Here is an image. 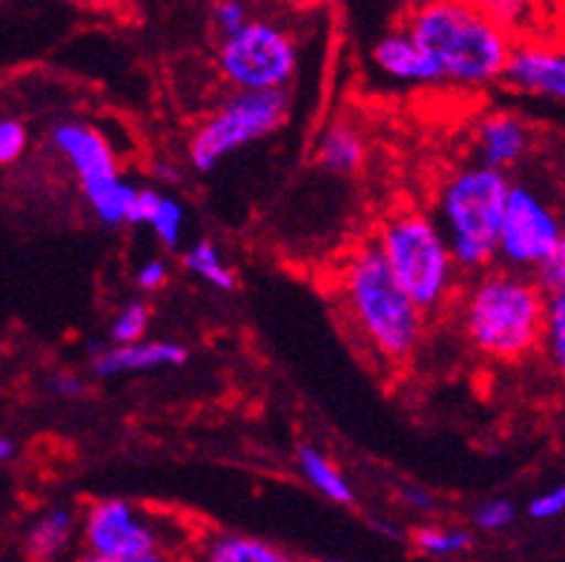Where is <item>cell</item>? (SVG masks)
<instances>
[{
    "label": "cell",
    "instance_id": "cell-1",
    "mask_svg": "<svg viewBox=\"0 0 565 562\" xmlns=\"http://www.w3.org/2000/svg\"><path fill=\"white\" fill-rule=\"evenodd\" d=\"M443 81L459 86H486L502 78L514 41L509 29L471 3H425L414 9L405 26Z\"/></svg>",
    "mask_w": 565,
    "mask_h": 562
},
{
    "label": "cell",
    "instance_id": "cell-2",
    "mask_svg": "<svg viewBox=\"0 0 565 562\" xmlns=\"http://www.w3.org/2000/svg\"><path fill=\"white\" fill-rule=\"evenodd\" d=\"M339 285L351 328L373 357L394 368L408 362L423 342L425 314L396 285L376 244L353 250L344 262Z\"/></svg>",
    "mask_w": 565,
    "mask_h": 562
},
{
    "label": "cell",
    "instance_id": "cell-3",
    "mask_svg": "<svg viewBox=\"0 0 565 562\" xmlns=\"http://www.w3.org/2000/svg\"><path fill=\"white\" fill-rule=\"evenodd\" d=\"M545 293L534 276L514 271L486 273L462 299V333L491 362H523L543 348Z\"/></svg>",
    "mask_w": 565,
    "mask_h": 562
},
{
    "label": "cell",
    "instance_id": "cell-4",
    "mask_svg": "<svg viewBox=\"0 0 565 562\" xmlns=\"http://www.w3.org/2000/svg\"><path fill=\"white\" fill-rule=\"evenodd\" d=\"M509 190L505 172L482 165L462 167L445 179L437 201L439 230L457 271L482 273L494 264Z\"/></svg>",
    "mask_w": 565,
    "mask_h": 562
},
{
    "label": "cell",
    "instance_id": "cell-5",
    "mask_svg": "<svg viewBox=\"0 0 565 562\" xmlns=\"http://www.w3.org/2000/svg\"><path fill=\"white\" fill-rule=\"evenodd\" d=\"M382 262L425 316L448 305L457 287V264L443 230L423 210H399L382 221L376 235Z\"/></svg>",
    "mask_w": 565,
    "mask_h": 562
},
{
    "label": "cell",
    "instance_id": "cell-6",
    "mask_svg": "<svg viewBox=\"0 0 565 562\" xmlns=\"http://www.w3.org/2000/svg\"><path fill=\"white\" fill-rule=\"evenodd\" d=\"M52 147L75 172L95 219L107 227L129 224L138 187L118 172V161L104 132L84 121H61L52 129Z\"/></svg>",
    "mask_w": 565,
    "mask_h": 562
},
{
    "label": "cell",
    "instance_id": "cell-7",
    "mask_svg": "<svg viewBox=\"0 0 565 562\" xmlns=\"http://www.w3.org/2000/svg\"><path fill=\"white\" fill-rule=\"evenodd\" d=\"M215 66L236 93H285L299 70V46L281 23L250 18L218 41Z\"/></svg>",
    "mask_w": 565,
    "mask_h": 562
},
{
    "label": "cell",
    "instance_id": "cell-8",
    "mask_svg": "<svg viewBox=\"0 0 565 562\" xmlns=\"http://www.w3.org/2000/svg\"><path fill=\"white\" fill-rule=\"evenodd\" d=\"M287 93H233L190 138V165L210 172L224 158L262 141L285 124Z\"/></svg>",
    "mask_w": 565,
    "mask_h": 562
},
{
    "label": "cell",
    "instance_id": "cell-9",
    "mask_svg": "<svg viewBox=\"0 0 565 562\" xmlns=\"http://www.w3.org/2000/svg\"><path fill=\"white\" fill-rule=\"evenodd\" d=\"M563 235V215L543 192L531 184H511L497 238V256L509 264V271L537 273Z\"/></svg>",
    "mask_w": 565,
    "mask_h": 562
},
{
    "label": "cell",
    "instance_id": "cell-10",
    "mask_svg": "<svg viewBox=\"0 0 565 562\" xmlns=\"http://www.w3.org/2000/svg\"><path fill=\"white\" fill-rule=\"evenodd\" d=\"M81 537H84L86 554L107 556V560L164 551L156 522L124 499H98L86 508L81 520Z\"/></svg>",
    "mask_w": 565,
    "mask_h": 562
},
{
    "label": "cell",
    "instance_id": "cell-11",
    "mask_svg": "<svg viewBox=\"0 0 565 562\" xmlns=\"http://www.w3.org/2000/svg\"><path fill=\"white\" fill-rule=\"evenodd\" d=\"M502 81L520 93L565 104V50L545 43H514Z\"/></svg>",
    "mask_w": 565,
    "mask_h": 562
},
{
    "label": "cell",
    "instance_id": "cell-12",
    "mask_svg": "<svg viewBox=\"0 0 565 562\" xmlns=\"http://www.w3.org/2000/svg\"><path fill=\"white\" fill-rule=\"evenodd\" d=\"M531 150V129L511 113L486 115L477 127V152L488 170L505 172L516 167Z\"/></svg>",
    "mask_w": 565,
    "mask_h": 562
},
{
    "label": "cell",
    "instance_id": "cell-13",
    "mask_svg": "<svg viewBox=\"0 0 565 562\" xmlns=\"http://www.w3.org/2000/svg\"><path fill=\"white\" fill-rule=\"evenodd\" d=\"M371 57L382 75L399 81V84H443V75L428 57V52L405 29L382 35L380 41L373 43Z\"/></svg>",
    "mask_w": 565,
    "mask_h": 562
},
{
    "label": "cell",
    "instance_id": "cell-14",
    "mask_svg": "<svg viewBox=\"0 0 565 562\" xmlns=\"http://www.w3.org/2000/svg\"><path fill=\"white\" fill-rule=\"evenodd\" d=\"M186 362V348L179 342H143L124 344V348L100 350L93 362V371L98 377H121V373L158 371V368H179Z\"/></svg>",
    "mask_w": 565,
    "mask_h": 562
},
{
    "label": "cell",
    "instance_id": "cell-15",
    "mask_svg": "<svg viewBox=\"0 0 565 562\" xmlns=\"http://www.w3.org/2000/svg\"><path fill=\"white\" fill-rule=\"evenodd\" d=\"M195 562H301L299 556L262 537L242 531H213L201 540Z\"/></svg>",
    "mask_w": 565,
    "mask_h": 562
},
{
    "label": "cell",
    "instance_id": "cell-16",
    "mask_svg": "<svg viewBox=\"0 0 565 562\" xmlns=\"http://www.w3.org/2000/svg\"><path fill=\"white\" fill-rule=\"evenodd\" d=\"M129 224H143L164 247H179L184 233V206L161 190H138L129 210Z\"/></svg>",
    "mask_w": 565,
    "mask_h": 562
},
{
    "label": "cell",
    "instance_id": "cell-17",
    "mask_svg": "<svg viewBox=\"0 0 565 562\" xmlns=\"http://www.w3.org/2000/svg\"><path fill=\"white\" fill-rule=\"evenodd\" d=\"M75 537V513L70 508H50L26 531L23 549L32 562H55Z\"/></svg>",
    "mask_w": 565,
    "mask_h": 562
},
{
    "label": "cell",
    "instance_id": "cell-18",
    "mask_svg": "<svg viewBox=\"0 0 565 562\" xmlns=\"http://www.w3.org/2000/svg\"><path fill=\"white\" fill-rule=\"evenodd\" d=\"M316 161L333 176H353L365 161V141L348 124H333L316 147Z\"/></svg>",
    "mask_w": 565,
    "mask_h": 562
},
{
    "label": "cell",
    "instance_id": "cell-19",
    "mask_svg": "<svg viewBox=\"0 0 565 562\" xmlns=\"http://www.w3.org/2000/svg\"><path fill=\"white\" fill-rule=\"evenodd\" d=\"M296 459H299L301 477L308 479L324 499L337 502V506H351L353 499H356L351 483L344 479V474L337 468V463L328 454H322L313 445H301Z\"/></svg>",
    "mask_w": 565,
    "mask_h": 562
},
{
    "label": "cell",
    "instance_id": "cell-20",
    "mask_svg": "<svg viewBox=\"0 0 565 562\" xmlns=\"http://www.w3.org/2000/svg\"><path fill=\"white\" fill-rule=\"evenodd\" d=\"M414 549L434 560H451V556H462L473 549V534L468 528L454 526H419L411 534Z\"/></svg>",
    "mask_w": 565,
    "mask_h": 562
},
{
    "label": "cell",
    "instance_id": "cell-21",
    "mask_svg": "<svg viewBox=\"0 0 565 562\" xmlns=\"http://www.w3.org/2000/svg\"><path fill=\"white\" fill-rule=\"evenodd\" d=\"M184 267L190 273L213 285L215 290H233L236 287V276L227 267L224 256L218 253L213 242H195L193 247L184 253Z\"/></svg>",
    "mask_w": 565,
    "mask_h": 562
},
{
    "label": "cell",
    "instance_id": "cell-22",
    "mask_svg": "<svg viewBox=\"0 0 565 562\" xmlns=\"http://www.w3.org/2000/svg\"><path fill=\"white\" fill-rule=\"evenodd\" d=\"M543 348L548 362L565 377V290L545 296Z\"/></svg>",
    "mask_w": 565,
    "mask_h": 562
},
{
    "label": "cell",
    "instance_id": "cell-23",
    "mask_svg": "<svg viewBox=\"0 0 565 562\" xmlns=\"http://www.w3.org/2000/svg\"><path fill=\"white\" fill-rule=\"evenodd\" d=\"M150 330V305L147 301H129L118 310L109 325V339L115 348L143 342V333Z\"/></svg>",
    "mask_w": 565,
    "mask_h": 562
},
{
    "label": "cell",
    "instance_id": "cell-24",
    "mask_svg": "<svg viewBox=\"0 0 565 562\" xmlns=\"http://www.w3.org/2000/svg\"><path fill=\"white\" fill-rule=\"evenodd\" d=\"M514 502H509V499H488V502H482V506L473 511L471 520L473 526L480 528V531H486V534H497L502 528H509L511 522H514Z\"/></svg>",
    "mask_w": 565,
    "mask_h": 562
},
{
    "label": "cell",
    "instance_id": "cell-25",
    "mask_svg": "<svg viewBox=\"0 0 565 562\" xmlns=\"http://www.w3.org/2000/svg\"><path fill=\"white\" fill-rule=\"evenodd\" d=\"M26 124L18 121V118H0V167L14 165L26 152Z\"/></svg>",
    "mask_w": 565,
    "mask_h": 562
},
{
    "label": "cell",
    "instance_id": "cell-26",
    "mask_svg": "<svg viewBox=\"0 0 565 562\" xmlns=\"http://www.w3.org/2000/svg\"><path fill=\"white\" fill-rule=\"evenodd\" d=\"M247 21H250L247 7L236 3V0H222V3H213V9H210V23L218 32V38L236 35Z\"/></svg>",
    "mask_w": 565,
    "mask_h": 562
},
{
    "label": "cell",
    "instance_id": "cell-27",
    "mask_svg": "<svg viewBox=\"0 0 565 562\" xmlns=\"http://www.w3.org/2000/svg\"><path fill=\"white\" fill-rule=\"evenodd\" d=\"M534 282H537L540 290H543L545 296H548V293L565 290V235L552 256L545 258V264L537 271V278H534Z\"/></svg>",
    "mask_w": 565,
    "mask_h": 562
},
{
    "label": "cell",
    "instance_id": "cell-28",
    "mask_svg": "<svg viewBox=\"0 0 565 562\" xmlns=\"http://www.w3.org/2000/svg\"><path fill=\"white\" fill-rule=\"evenodd\" d=\"M559 513H565V485H557L529 502L531 520H557Z\"/></svg>",
    "mask_w": 565,
    "mask_h": 562
},
{
    "label": "cell",
    "instance_id": "cell-29",
    "mask_svg": "<svg viewBox=\"0 0 565 562\" xmlns=\"http://www.w3.org/2000/svg\"><path fill=\"white\" fill-rule=\"evenodd\" d=\"M167 276H170L167 264L161 262V258H150V262H143L141 267H138L136 282L141 290H158V287L167 285Z\"/></svg>",
    "mask_w": 565,
    "mask_h": 562
},
{
    "label": "cell",
    "instance_id": "cell-30",
    "mask_svg": "<svg viewBox=\"0 0 565 562\" xmlns=\"http://www.w3.org/2000/svg\"><path fill=\"white\" fill-rule=\"evenodd\" d=\"M78 562H175L167 551H150V554H138V556H127V560H107V556H95V554H81Z\"/></svg>",
    "mask_w": 565,
    "mask_h": 562
},
{
    "label": "cell",
    "instance_id": "cell-31",
    "mask_svg": "<svg viewBox=\"0 0 565 562\" xmlns=\"http://www.w3.org/2000/svg\"><path fill=\"white\" fill-rule=\"evenodd\" d=\"M52 391H55L57 396L75 399V396H81V393H84L86 388H84V382H81L78 377H70V373H61V377H55V382H52Z\"/></svg>",
    "mask_w": 565,
    "mask_h": 562
},
{
    "label": "cell",
    "instance_id": "cell-32",
    "mask_svg": "<svg viewBox=\"0 0 565 562\" xmlns=\"http://www.w3.org/2000/svg\"><path fill=\"white\" fill-rule=\"evenodd\" d=\"M402 499H405L411 508H416V511H430V508H434V499H430L428 491H423V488H408V491H402Z\"/></svg>",
    "mask_w": 565,
    "mask_h": 562
},
{
    "label": "cell",
    "instance_id": "cell-33",
    "mask_svg": "<svg viewBox=\"0 0 565 562\" xmlns=\"http://www.w3.org/2000/svg\"><path fill=\"white\" fill-rule=\"evenodd\" d=\"M12 450H14V445H12V442H9L7 436H0V465L7 463L9 456H12Z\"/></svg>",
    "mask_w": 565,
    "mask_h": 562
},
{
    "label": "cell",
    "instance_id": "cell-34",
    "mask_svg": "<svg viewBox=\"0 0 565 562\" xmlns=\"http://www.w3.org/2000/svg\"><path fill=\"white\" fill-rule=\"evenodd\" d=\"M322 562H337V560H322Z\"/></svg>",
    "mask_w": 565,
    "mask_h": 562
}]
</instances>
